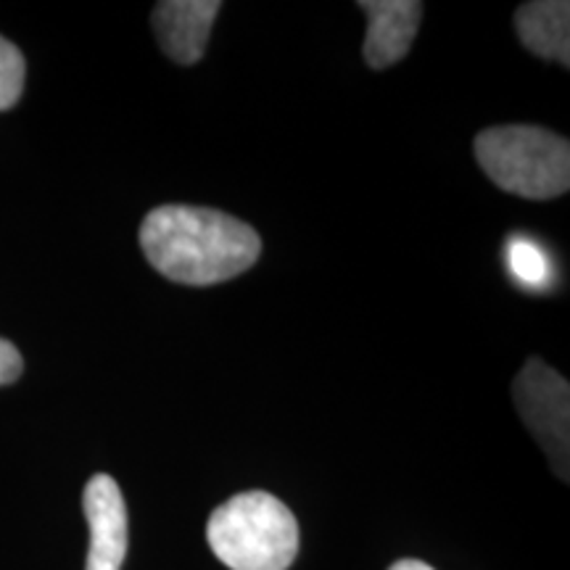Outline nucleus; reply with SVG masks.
<instances>
[{
	"instance_id": "f257e3e1",
	"label": "nucleus",
	"mask_w": 570,
	"mask_h": 570,
	"mask_svg": "<svg viewBox=\"0 0 570 570\" xmlns=\"http://www.w3.org/2000/svg\"><path fill=\"white\" fill-rule=\"evenodd\" d=\"M140 246L156 273L180 285H217L246 273L262 254L252 225L206 206L169 204L148 212Z\"/></svg>"
},
{
	"instance_id": "f03ea898",
	"label": "nucleus",
	"mask_w": 570,
	"mask_h": 570,
	"mask_svg": "<svg viewBox=\"0 0 570 570\" xmlns=\"http://www.w3.org/2000/svg\"><path fill=\"white\" fill-rule=\"evenodd\" d=\"M212 552L230 570H288L298 554V523L267 491L235 494L206 523Z\"/></svg>"
},
{
	"instance_id": "7ed1b4c3",
	"label": "nucleus",
	"mask_w": 570,
	"mask_h": 570,
	"mask_svg": "<svg viewBox=\"0 0 570 570\" xmlns=\"http://www.w3.org/2000/svg\"><path fill=\"white\" fill-rule=\"evenodd\" d=\"M475 159L497 188L547 202L570 188V142L533 125L489 127L473 142Z\"/></svg>"
},
{
	"instance_id": "20e7f679",
	"label": "nucleus",
	"mask_w": 570,
	"mask_h": 570,
	"mask_svg": "<svg viewBox=\"0 0 570 570\" xmlns=\"http://www.w3.org/2000/svg\"><path fill=\"white\" fill-rule=\"evenodd\" d=\"M512 402L539 444L547 449L558 473L566 479L570 423V386L566 377L544 360L531 356L512 383Z\"/></svg>"
},
{
	"instance_id": "39448f33",
	"label": "nucleus",
	"mask_w": 570,
	"mask_h": 570,
	"mask_svg": "<svg viewBox=\"0 0 570 570\" xmlns=\"http://www.w3.org/2000/svg\"><path fill=\"white\" fill-rule=\"evenodd\" d=\"M82 510L90 525L88 568L85 570H122L127 554V508L122 489L111 475H92L85 487Z\"/></svg>"
},
{
	"instance_id": "423d86ee",
	"label": "nucleus",
	"mask_w": 570,
	"mask_h": 570,
	"mask_svg": "<svg viewBox=\"0 0 570 570\" xmlns=\"http://www.w3.org/2000/svg\"><path fill=\"white\" fill-rule=\"evenodd\" d=\"M367 17V38L362 56L370 69H389L402 61L415 40L423 3L417 0H362Z\"/></svg>"
},
{
	"instance_id": "0eeeda50",
	"label": "nucleus",
	"mask_w": 570,
	"mask_h": 570,
	"mask_svg": "<svg viewBox=\"0 0 570 570\" xmlns=\"http://www.w3.org/2000/svg\"><path fill=\"white\" fill-rule=\"evenodd\" d=\"M219 9L217 0H164L156 6L154 35L164 53L177 63L202 61Z\"/></svg>"
},
{
	"instance_id": "6e6552de",
	"label": "nucleus",
	"mask_w": 570,
	"mask_h": 570,
	"mask_svg": "<svg viewBox=\"0 0 570 570\" xmlns=\"http://www.w3.org/2000/svg\"><path fill=\"white\" fill-rule=\"evenodd\" d=\"M518 38L533 56L570 67V3L533 0L515 11Z\"/></svg>"
},
{
	"instance_id": "1a4fd4ad",
	"label": "nucleus",
	"mask_w": 570,
	"mask_h": 570,
	"mask_svg": "<svg viewBox=\"0 0 570 570\" xmlns=\"http://www.w3.org/2000/svg\"><path fill=\"white\" fill-rule=\"evenodd\" d=\"M508 267L523 288H544L550 281V259L537 240L512 238L508 246Z\"/></svg>"
},
{
	"instance_id": "9d476101",
	"label": "nucleus",
	"mask_w": 570,
	"mask_h": 570,
	"mask_svg": "<svg viewBox=\"0 0 570 570\" xmlns=\"http://www.w3.org/2000/svg\"><path fill=\"white\" fill-rule=\"evenodd\" d=\"M27 63L13 42L0 38V111L11 109L24 90Z\"/></svg>"
},
{
	"instance_id": "9b49d317",
	"label": "nucleus",
	"mask_w": 570,
	"mask_h": 570,
	"mask_svg": "<svg viewBox=\"0 0 570 570\" xmlns=\"http://www.w3.org/2000/svg\"><path fill=\"white\" fill-rule=\"evenodd\" d=\"M21 370H24V360H21L19 348L11 341L0 338V386H9L17 381Z\"/></svg>"
},
{
	"instance_id": "f8f14e48",
	"label": "nucleus",
	"mask_w": 570,
	"mask_h": 570,
	"mask_svg": "<svg viewBox=\"0 0 570 570\" xmlns=\"http://www.w3.org/2000/svg\"><path fill=\"white\" fill-rule=\"evenodd\" d=\"M389 570H433V568L428 566V562H423V560H412V558H407V560L394 562V566H391Z\"/></svg>"
}]
</instances>
